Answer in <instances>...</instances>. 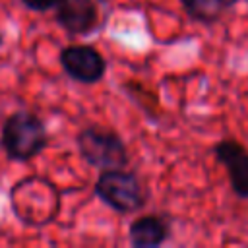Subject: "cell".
Segmentation results:
<instances>
[{
  "label": "cell",
  "mask_w": 248,
  "mask_h": 248,
  "mask_svg": "<svg viewBox=\"0 0 248 248\" xmlns=\"http://www.w3.org/2000/svg\"><path fill=\"white\" fill-rule=\"evenodd\" d=\"M0 145L12 161H31L48 145V132L35 112L16 110L12 112L0 132Z\"/></svg>",
  "instance_id": "obj_1"
},
{
  "label": "cell",
  "mask_w": 248,
  "mask_h": 248,
  "mask_svg": "<svg viewBox=\"0 0 248 248\" xmlns=\"http://www.w3.org/2000/svg\"><path fill=\"white\" fill-rule=\"evenodd\" d=\"M76 145L81 159L93 169L108 170L128 165V147L124 140L112 130L87 126L78 134Z\"/></svg>",
  "instance_id": "obj_2"
},
{
  "label": "cell",
  "mask_w": 248,
  "mask_h": 248,
  "mask_svg": "<svg viewBox=\"0 0 248 248\" xmlns=\"http://www.w3.org/2000/svg\"><path fill=\"white\" fill-rule=\"evenodd\" d=\"M95 196L116 213H134L145 203V192L136 172L122 169L101 170L95 186Z\"/></svg>",
  "instance_id": "obj_3"
},
{
  "label": "cell",
  "mask_w": 248,
  "mask_h": 248,
  "mask_svg": "<svg viewBox=\"0 0 248 248\" xmlns=\"http://www.w3.org/2000/svg\"><path fill=\"white\" fill-rule=\"evenodd\" d=\"M60 66L78 83H97L107 74L105 56L91 45H68L60 50Z\"/></svg>",
  "instance_id": "obj_4"
},
{
  "label": "cell",
  "mask_w": 248,
  "mask_h": 248,
  "mask_svg": "<svg viewBox=\"0 0 248 248\" xmlns=\"http://www.w3.org/2000/svg\"><path fill=\"white\" fill-rule=\"evenodd\" d=\"M213 155L215 161L225 167L234 196L248 198V149L240 141L225 138L219 143H215Z\"/></svg>",
  "instance_id": "obj_5"
},
{
  "label": "cell",
  "mask_w": 248,
  "mask_h": 248,
  "mask_svg": "<svg viewBox=\"0 0 248 248\" xmlns=\"http://www.w3.org/2000/svg\"><path fill=\"white\" fill-rule=\"evenodd\" d=\"M54 19L70 35H87L99 23V8L95 0H64Z\"/></svg>",
  "instance_id": "obj_6"
},
{
  "label": "cell",
  "mask_w": 248,
  "mask_h": 248,
  "mask_svg": "<svg viewBox=\"0 0 248 248\" xmlns=\"http://www.w3.org/2000/svg\"><path fill=\"white\" fill-rule=\"evenodd\" d=\"M170 236V225L165 217L149 213L136 217L128 227V238L134 248H157Z\"/></svg>",
  "instance_id": "obj_7"
},
{
  "label": "cell",
  "mask_w": 248,
  "mask_h": 248,
  "mask_svg": "<svg viewBox=\"0 0 248 248\" xmlns=\"http://www.w3.org/2000/svg\"><path fill=\"white\" fill-rule=\"evenodd\" d=\"M186 16L198 23L211 25L221 19L225 10L231 6L229 0H180Z\"/></svg>",
  "instance_id": "obj_8"
},
{
  "label": "cell",
  "mask_w": 248,
  "mask_h": 248,
  "mask_svg": "<svg viewBox=\"0 0 248 248\" xmlns=\"http://www.w3.org/2000/svg\"><path fill=\"white\" fill-rule=\"evenodd\" d=\"M64 0H21V4L31 10V12H48V10H56Z\"/></svg>",
  "instance_id": "obj_9"
},
{
  "label": "cell",
  "mask_w": 248,
  "mask_h": 248,
  "mask_svg": "<svg viewBox=\"0 0 248 248\" xmlns=\"http://www.w3.org/2000/svg\"><path fill=\"white\" fill-rule=\"evenodd\" d=\"M2 45H4V33L0 31V46H2Z\"/></svg>",
  "instance_id": "obj_10"
},
{
  "label": "cell",
  "mask_w": 248,
  "mask_h": 248,
  "mask_svg": "<svg viewBox=\"0 0 248 248\" xmlns=\"http://www.w3.org/2000/svg\"><path fill=\"white\" fill-rule=\"evenodd\" d=\"M246 4H248V0H246Z\"/></svg>",
  "instance_id": "obj_11"
}]
</instances>
